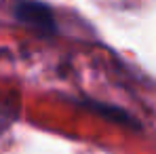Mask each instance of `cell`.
Wrapping results in <instances>:
<instances>
[{
	"instance_id": "cell-1",
	"label": "cell",
	"mask_w": 156,
	"mask_h": 154,
	"mask_svg": "<svg viewBox=\"0 0 156 154\" xmlns=\"http://www.w3.org/2000/svg\"><path fill=\"white\" fill-rule=\"evenodd\" d=\"M15 17L26 23V26L34 27L40 34H55V17L53 11L42 4V2H32V0H21L15 6Z\"/></svg>"
}]
</instances>
